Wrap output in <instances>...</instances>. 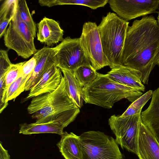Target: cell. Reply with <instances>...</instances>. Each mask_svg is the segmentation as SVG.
I'll list each match as a JSON object with an SVG mask.
<instances>
[{"instance_id":"6da1fadb","label":"cell","mask_w":159,"mask_h":159,"mask_svg":"<svg viewBox=\"0 0 159 159\" xmlns=\"http://www.w3.org/2000/svg\"><path fill=\"white\" fill-rule=\"evenodd\" d=\"M159 54V24L152 15L136 20L128 28L122 57L123 66L139 70L148 84Z\"/></svg>"},{"instance_id":"7a4b0ae2","label":"cell","mask_w":159,"mask_h":159,"mask_svg":"<svg viewBox=\"0 0 159 159\" xmlns=\"http://www.w3.org/2000/svg\"><path fill=\"white\" fill-rule=\"evenodd\" d=\"M83 92L85 103L107 109L124 98L133 102L143 94L138 89L115 82L107 74L99 73L94 81L83 87Z\"/></svg>"},{"instance_id":"3957f363","label":"cell","mask_w":159,"mask_h":159,"mask_svg":"<svg viewBox=\"0 0 159 159\" xmlns=\"http://www.w3.org/2000/svg\"><path fill=\"white\" fill-rule=\"evenodd\" d=\"M129 23L109 12L98 26L103 51L111 69L123 66L122 54Z\"/></svg>"},{"instance_id":"277c9868","label":"cell","mask_w":159,"mask_h":159,"mask_svg":"<svg viewBox=\"0 0 159 159\" xmlns=\"http://www.w3.org/2000/svg\"><path fill=\"white\" fill-rule=\"evenodd\" d=\"M76 107L67 91L65 80L54 91L32 98L27 111L35 122L43 123L54 120L61 113Z\"/></svg>"},{"instance_id":"5b68a950","label":"cell","mask_w":159,"mask_h":159,"mask_svg":"<svg viewBox=\"0 0 159 159\" xmlns=\"http://www.w3.org/2000/svg\"><path fill=\"white\" fill-rule=\"evenodd\" d=\"M79 137L83 159H123L115 139L103 132L89 131Z\"/></svg>"},{"instance_id":"8992f818","label":"cell","mask_w":159,"mask_h":159,"mask_svg":"<svg viewBox=\"0 0 159 159\" xmlns=\"http://www.w3.org/2000/svg\"><path fill=\"white\" fill-rule=\"evenodd\" d=\"M3 37L5 45L22 58L27 59L38 51L34 43V37L20 19L17 8Z\"/></svg>"},{"instance_id":"52a82bcc","label":"cell","mask_w":159,"mask_h":159,"mask_svg":"<svg viewBox=\"0 0 159 159\" xmlns=\"http://www.w3.org/2000/svg\"><path fill=\"white\" fill-rule=\"evenodd\" d=\"M141 114L125 117L115 115L108 120L110 127L116 136V141L122 148L136 154V140Z\"/></svg>"},{"instance_id":"ba28073f","label":"cell","mask_w":159,"mask_h":159,"mask_svg":"<svg viewBox=\"0 0 159 159\" xmlns=\"http://www.w3.org/2000/svg\"><path fill=\"white\" fill-rule=\"evenodd\" d=\"M57 66L74 72L81 66L91 65L82 48L79 38L67 37L56 46Z\"/></svg>"},{"instance_id":"9c48e42d","label":"cell","mask_w":159,"mask_h":159,"mask_svg":"<svg viewBox=\"0 0 159 159\" xmlns=\"http://www.w3.org/2000/svg\"><path fill=\"white\" fill-rule=\"evenodd\" d=\"M81 45L92 66L98 70L109 66L102 48L100 34L95 22H86L80 37Z\"/></svg>"},{"instance_id":"30bf717a","label":"cell","mask_w":159,"mask_h":159,"mask_svg":"<svg viewBox=\"0 0 159 159\" xmlns=\"http://www.w3.org/2000/svg\"><path fill=\"white\" fill-rule=\"evenodd\" d=\"M80 112V108L76 107L61 113L54 120L44 123L21 124L19 125V133L24 135L52 133L61 135L64 132V128L75 120Z\"/></svg>"},{"instance_id":"8fae6325","label":"cell","mask_w":159,"mask_h":159,"mask_svg":"<svg viewBox=\"0 0 159 159\" xmlns=\"http://www.w3.org/2000/svg\"><path fill=\"white\" fill-rule=\"evenodd\" d=\"M108 3L119 17L127 21L157 12L159 7V0H109Z\"/></svg>"},{"instance_id":"7c38bea8","label":"cell","mask_w":159,"mask_h":159,"mask_svg":"<svg viewBox=\"0 0 159 159\" xmlns=\"http://www.w3.org/2000/svg\"><path fill=\"white\" fill-rule=\"evenodd\" d=\"M136 146V154L139 159H159V142L142 120L137 135Z\"/></svg>"},{"instance_id":"4fadbf2b","label":"cell","mask_w":159,"mask_h":159,"mask_svg":"<svg viewBox=\"0 0 159 159\" xmlns=\"http://www.w3.org/2000/svg\"><path fill=\"white\" fill-rule=\"evenodd\" d=\"M61 71L56 64L53 65L31 88L23 101H25L56 90L60 84L63 76Z\"/></svg>"},{"instance_id":"5bb4252c","label":"cell","mask_w":159,"mask_h":159,"mask_svg":"<svg viewBox=\"0 0 159 159\" xmlns=\"http://www.w3.org/2000/svg\"><path fill=\"white\" fill-rule=\"evenodd\" d=\"M37 39L48 47L52 46L63 38L64 31L59 23L45 16L37 24Z\"/></svg>"},{"instance_id":"9a60e30c","label":"cell","mask_w":159,"mask_h":159,"mask_svg":"<svg viewBox=\"0 0 159 159\" xmlns=\"http://www.w3.org/2000/svg\"><path fill=\"white\" fill-rule=\"evenodd\" d=\"M111 79L119 84L138 89L143 92L145 87L143 84L140 71L130 67L121 66L111 69L107 74Z\"/></svg>"},{"instance_id":"2e32d148","label":"cell","mask_w":159,"mask_h":159,"mask_svg":"<svg viewBox=\"0 0 159 159\" xmlns=\"http://www.w3.org/2000/svg\"><path fill=\"white\" fill-rule=\"evenodd\" d=\"M41 53L34 69L27 81L25 91L30 90L42 75L53 65L56 64V54L57 48L44 47L41 48Z\"/></svg>"},{"instance_id":"e0dca14e","label":"cell","mask_w":159,"mask_h":159,"mask_svg":"<svg viewBox=\"0 0 159 159\" xmlns=\"http://www.w3.org/2000/svg\"><path fill=\"white\" fill-rule=\"evenodd\" d=\"M141 116L143 123L159 142V87L153 91L150 104Z\"/></svg>"},{"instance_id":"ac0fdd59","label":"cell","mask_w":159,"mask_h":159,"mask_svg":"<svg viewBox=\"0 0 159 159\" xmlns=\"http://www.w3.org/2000/svg\"><path fill=\"white\" fill-rule=\"evenodd\" d=\"M57 143L60 152L65 159H83L79 136L65 131Z\"/></svg>"},{"instance_id":"d6986e66","label":"cell","mask_w":159,"mask_h":159,"mask_svg":"<svg viewBox=\"0 0 159 159\" xmlns=\"http://www.w3.org/2000/svg\"><path fill=\"white\" fill-rule=\"evenodd\" d=\"M63 73L68 94L75 106L81 108L84 101L83 87L76 79L73 72L60 69Z\"/></svg>"},{"instance_id":"ffe728a7","label":"cell","mask_w":159,"mask_h":159,"mask_svg":"<svg viewBox=\"0 0 159 159\" xmlns=\"http://www.w3.org/2000/svg\"><path fill=\"white\" fill-rule=\"evenodd\" d=\"M18 0H6L0 9V37L4 34L11 21L14 16L17 8Z\"/></svg>"},{"instance_id":"44dd1931","label":"cell","mask_w":159,"mask_h":159,"mask_svg":"<svg viewBox=\"0 0 159 159\" xmlns=\"http://www.w3.org/2000/svg\"><path fill=\"white\" fill-rule=\"evenodd\" d=\"M26 61L13 64L7 71L5 78V88L2 97L0 100V113L8 104L6 101V94L9 86L19 77L22 67Z\"/></svg>"},{"instance_id":"7402d4cb","label":"cell","mask_w":159,"mask_h":159,"mask_svg":"<svg viewBox=\"0 0 159 159\" xmlns=\"http://www.w3.org/2000/svg\"><path fill=\"white\" fill-rule=\"evenodd\" d=\"M109 0H50L48 2L50 7L58 5H76L87 6L92 9L104 7Z\"/></svg>"},{"instance_id":"603a6c76","label":"cell","mask_w":159,"mask_h":159,"mask_svg":"<svg viewBox=\"0 0 159 159\" xmlns=\"http://www.w3.org/2000/svg\"><path fill=\"white\" fill-rule=\"evenodd\" d=\"M74 72L76 79L83 87L94 81L98 73L91 65L81 66Z\"/></svg>"},{"instance_id":"cb8c5ba5","label":"cell","mask_w":159,"mask_h":159,"mask_svg":"<svg viewBox=\"0 0 159 159\" xmlns=\"http://www.w3.org/2000/svg\"><path fill=\"white\" fill-rule=\"evenodd\" d=\"M30 76H25L21 73L18 78L8 87L6 94V101L15 99L24 91L26 83Z\"/></svg>"},{"instance_id":"d4e9b609","label":"cell","mask_w":159,"mask_h":159,"mask_svg":"<svg viewBox=\"0 0 159 159\" xmlns=\"http://www.w3.org/2000/svg\"><path fill=\"white\" fill-rule=\"evenodd\" d=\"M17 9L20 17L27 25L34 37H36L37 28L25 0H18Z\"/></svg>"},{"instance_id":"484cf974","label":"cell","mask_w":159,"mask_h":159,"mask_svg":"<svg viewBox=\"0 0 159 159\" xmlns=\"http://www.w3.org/2000/svg\"><path fill=\"white\" fill-rule=\"evenodd\" d=\"M153 91L149 90L132 102L125 111L120 116L125 117L138 114H141L143 107L151 98Z\"/></svg>"},{"instance_id":"4316f807","label":"cell","mask_w":159,"mask_h":159,"mask_svg":"<svg viewBox=\"0 0 159 159\" xmlns=\"http://www.w3.org/2000/svg\"><path fill=\"white\" fill-rule=\"evenodd\" d=\"M0 159H10L7 150L3 147L1 142L0 143Z\"/></svg>"},{"instance_id":"83f0119b","label":"cell","mask_w":159,"mask_h":159,"mask_svg":"<svg viewBox=\"0 0 159 159\" xmlns=\"http://www.w3.org/2000/svg\"><path fill=\"white\" fill-rule=\"evenodd\" d=\"M157 65L158 66H159V54L158 55V56L157 61Z\"/></svg>"},{"instance_id":"f1b7e54d","label":"cell","mask_w":159,"mask_h":159,"mask_svg":"<svg viewBox=\"0 0 159 159\" xmlns=\"http://www.w3.org/2000/svg\"><path fill=\"white\" fill-rule=\"evenodd\" d=\"M158 13V15L157 17V20L158 21V22L159 24V11L157 12Z\"/></svg>"}]
</instances>
